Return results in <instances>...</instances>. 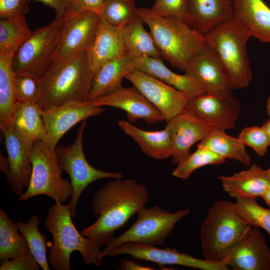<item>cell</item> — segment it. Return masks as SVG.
<instances>
[{
  "label": "cell",
  "mask_w": 270,
  "mask_h": 270,
  "mask_svg": "<svg viewBox=\"0 0 270 270\" xmlns=\"http://www.w3.org/2000/svg\"><path fill=\"white\" fill-rule=\"evenodd\" d=\"M148 200L147 188L136 180L112 178L94 194L92 210L98 219L80 232L95 240L100 247L106 246L114 238L116 230Z\"/></svg>",
  "instance_id": "obj_1"
},
{
  "label": "cell",
  "mask_w": 270,
  "mask_h": 270,
  "mask_svg": "<svg viewBox=\"0 0 270 270\" xmlns=\"http://www.w3.org/2000/svg\"><path fill=\"white\" fill-rule=\"evenodd\" d=\"M94 76L86 50L54 60L40 77L41 93L36 103L44 110L70 101L88 100Z\"/></svg>",
  "instance_id": "obj_2"
},
{
  "label": "cell",
  "mask_w": 270,
  "mask_h": 270,
  "mask_svg": "<svg viewBox=\"0 0 270 270\" xmlns=\"http://www.w3.org/2000/svg\"><path fill=\"white\" fill-rule=\"evenodd\" d=\"M72 218L68 204L55 202L48 208L44 226L54 242L48 253L49 264L55 270H70L71 254L78 251L86 264L100 266L103 259L100 247L77 230Z\"/></svg>",
  "instance_id": "obj_3"
},
{
  "label": "cell",
  "mask_w": 270,
  "mask_h": 270,
  "mask_svg": "<svg viewBox=\"0 0 270 270\" xmlns=\"http://www.w3.org/2000/svg\"><path fill=\"white\" fill-rule=\"evenodd\" d=\"M138 14L149 28L160 58L184 72L188 60L204 45V36L184 22L164 18L151 8H138Z\"/></svg>",
  "instance_id": "obj_4"
},
{
  "label": "cell",
  "mask_w": 270,
  "mask_h": 270,
  "mask_svg": "<svg viewBox=\"0 0 270 270\" xmlns=\"http://www.w3.org/2000/svg\"><path fill=\"white\" fill-rule=\"evenodd\" d=\"M204 36L222 64L232 90L247 87L252 78L246 47L251 36L248 30L233 17Z\"/></svg>",
  "instance_id": "obj_5"
},
{
  "label": "cell",
  "mask_w": 270,
  "mask_h": 270,
  "mask_svg": "<svg viewBox=\"0 0 270 270\" xmlns=\"http://www.w3.org/2000/svg\"><path fill=\"white\" fill-rule=\"evenodd\" d=\"M250 226L236 213L234 203L216 201L208 209L200 229L204 259L220 261L228 258Z\"/></svg>",
  "instance_id": "obj_6"
},
{
  "label": "cell",
  "mask_w": 270,
  "mask_h": 270,
  "mask_svg": "<svg viewBox=\"0 0 270 270\" xmlns=\"http://www.w3.org/2000/svg\"><path fill=\"white\" fill-rule=\"evenodd\" d=\"M55 148H50L42 140L34 142L30 182L26 191L18 196V200L24 202L36 196L44 195L55 202L64 204L71 198L72 186L70 182L62 177V170Z\"/></svg>",
  "instance_id": "obj_7"
},
{
  "label": "cell",
  "mask_w": 270,
  "mask_h": 270,
  "mask_svg": "<svg viewBox=\"0 0 270 270\" xmlns=\"http://www.w3.org/2000/svg\"><path fill=\"white\" fill-rule=\"evenodd\" d=\"M189 212L188 208L170 212L158 206H144L137 212V219L132 226L106 245L102 251V258L116 247L128 242L162 245L177 222Z\"/></svg>",
  "instance_id": "obj_8"
},
{
  "label": "cell",
  "mask_w": 270,
  "mask_h": 270,
  "mask_svg": "<svg viewBox=\"0 0 270 270\" xmlns=\"http://www.w3.org/2000/svg\"><path fill=\"white\" fill-rule=\"evenodd\" d=\"M86 119L76 132L74 141L70 146H60L56 148L58 160L62 171L70 178L73 189L72 194L68 204L72 217L76 214L80 197L84 189L92 182L106 178L120 179L124 177L120 172H105L94 168L88 162L83 148V134Z\"/></svg>",
  "instance_id": "obj_9"
},
{
  "label": "cell",
  "mask_w": 270,
  "mask_h": 270,
  "mask_svg": "<svg viewBox=\"0 0 270 270\" xmlns=\"http://www.w3.org/2000/svg\"><path fill=\"white\" fill-rule=\"evenodd\" d=\"M64 20L56 17L48 25L32 32L13 56L14 74L28 73L40 77L54 60Z\"/></svg>",
  "instance_id": "obj_10"
},
{
  "label": "cell",
  "mask_w": 270,
  "mask_h": 270,
  "mask_svg": "<svg viewBox=\"0 0 270 270\" xmlns=\"http://www.w3.org/2000/svg\"><path fill=\"white\" fill-rule=\"evenodd\" d=\"M130 255L135 258L156 263L160 266L180 265L202 270H229L228 258L220 261H210L194 258L188 254L166 247L159 248L155 246L135 242H128L110 250L107 256Z\"/></svg>",
  "instance_id": "obj_11"
},
{
  "label": "cell",
  "mask_w": 270,
  "mask_h": 270,
  "mask_svg": "<svg viewBox=\"0 0 270 270\" xmlns=\"http://www.w3.org/2000/svg\"><path fill=\"white\" fill-rule=\"evenodd\" d=\"M154 106L167 122L184 111L192 96L141 70L134 69L125 78Z\"/></svg>",
  "instance_id": "obj_12"
},
{
  "label": "cell",
  "mask_w": 270,
  "mask_h": 270,
  "mask_svg": "<svg viewBox=\"0 0 270 270\" xmlns=\"http://www.w3.org/2000/svg\"><path fill=\"white\" fill-rule=\"evenodd\" d=\"M184 110L213 128L226 131L234 127L240 115L241 103L232 92L222 95L204 94L192 96Z\"/></svg>",
  "instance_id": "obj_13"
},
{
  "label": "cell",
  "mask_w": 270,
  "mask_h": 270,
  "mask_svg": "<svg viewBox=\"0 0 270 270\" xmlns=\"http://www.w3.org/2000/svg\"><path fill=\"white\" fill-rule=\"evenodd\" d=\"M104 110L102 106L89 100L70 101L41 110L46 132L43 141L50 148H55L60 138L74 125Z\"/></svg>",
  "instance_id": "obj_14"
},
{
  "label": "cell",
  "mask_w": 270,
  "mask_h": 270,
  "mask_svg": "<svg viewBox=\"0 0 270 270\" xmlns=\"http://www.w3.org/2000/svg\"><path fill=\"white\" fill-rule=\"evenodd\" d=\"M184 72L206 94L222 95L232 92L222 64L206 42L188 60Z\"/></svg>",
  "instance_id": "obj_15"
},
{
  "label": "cell",
  "mask_w": 270,
  "mask_h": 270,
  "mask_svg": "<svg viewBox=\"0 0 270 270\" xmlns=\"http://www.w3.org/2000/svg\"><path fill=\"white\" fill-rule=\"evenodd\" d=\"M100 20L98 14L94 12L64 18L54 60L86 50L94 38Z\"/></svg>",
  "instance_id": "obj_16"
},
{
  "label": "cell",
  "mask_w": 270,
  "mask_h": 270,
  "mask_svg": "<svg viewBox=\"0 0 270 270\" xmlns=\"http://www.w3.org/2000/svg\"><path fill=\"white\" fill-rule=\"evenodd\" d=\"M90 101L96 106H110L123 110L131 122L143 120L152 124L165 120L161 113L134 86H122L111 94Z\"/></svg>",
  "instance_id": "obj_17"
},
{
  "label": "cell",
  "mask_w": 270,
  "mask_h": 270,
  "mask_svg": "<svg viewBox=\"0 0 270 270\" xmlns=\"http://www.w3.org/2000/svg\"><path fill=\"white\" fill-rule=\"evenodd\" d=\"M228 258L234 270H270V249L258 228L250 226Z\"/></svg>",
  "instance_id": "obj_18"
},
{
  "label": "cell",
  "mask_w": 270,
  "mask_h": 270,
  "mask_svg": "<svg viewBox=\"0 0 270 270\" xmlns=\"http://www.w3.org/2000/svg\"><path fill=\"white\" fill-rule=\"evenodd\" d=\"M9 168L5 174L14 194L19 196L28 186L32 172L31 152L33 143L20 140L10 128L3 132Z\"/></svg>",
  "instance_id": "obj_19"
},
{
  "label": "cell",
  "mask_w": 270,
  "mask_h": 270,
  "mask_svg": "<svg viewBox=\"0 0 270 270\" xmlns=\"http://www.w3.org/2000/svg\"><path fill=\"white\" fill-rule=\"evenodd\" d=\"M173 152L172 162L178 164L190 154L191 147L200 142L212 128L184 110L167 122Z\"/></svg>",
  "instance_id": "obj_20"
},
{
  "label": "cell",
  "mask_w": 270,
  "mask_h": 270,
  "mask_svg": "<svg viewBox=\"0 0 270 270\" xmlns=\"http://www.w3.org/2000/svg\"><path fill=\"white\" fill-rule=\"evenodd\" d=\"M184 22L204 35L216 26L234 17L232 0H185Z\"/></svg>",
  "instance_id": "obj_21"
},
{
  "label": "cell",
  "mask_w": 270,
  "mask_h": 270,
  "mask_svg": "<svg viewBox=\"0 0 270 270\" xmlns=\"http://www.w3.org/2000/svg\"><path fill=\"white\" fill-rule=\"evenodd\" d=\"M86 54L94 74L106 63L126 54L121 29L100 19L94 38Z\"/></svg>",
  "instance_id": "obj_22"
},
{
  "label": "cell",
  "mask_w": 270,
  "mask_h": 270,
  "mask_svg": "<svg viewBox=\"0 0 270 270\" xmlns=\"http://www.w3.org/2000/svg\"><path fill=\"white\" fill-rule=\"evenodd\" d=\"M218 179L224 191L230 197H262L270 187L264 170L256 164L230 176H220Z\"/></svg>",
  "instance_id": "obj_23"
},
{
  "label": "cell",
  "mask_w": 270,
  "mask_h": 270,
  "mask_svg": "<svg viewBox=\"0 0 270 270\" xmlns=\"http://www.w3.org/2000/svg\"><path fill=\"white\" fill-rule=\"evenodd\" d=\"M234 18L254 36L270 42V8L263 0H232Z\"/></svg>",
  "instance_id": "obj_24"
},
{
  "label": "cell",
  "mask_w": 270,
  "mask_h": 270,
  "mask_svg": "<svg viewBox=\"0 0 270 270\" xmlns=\"http://www.w3.org/2000/svg\"><path fill=\"white\" fill-rule=\"evenodd\" d=\"M118 124L121 130L135 141L142 151L156 160L172 157L173 146L168 128L160 130L148 131L138 128L131 122L120 120Z\"/></svg>",
  "instance_id": "obj_25"
},
{
  "label": "cell",
  "mask_w": 270,
  "mask_h": 270,
  "mask_svg": "<svg viewBox=\"0 0 270 270\" xmlns=\"http://www.w3.org/2000/svg\"><path fill=\"white\" fill-rule=\"evenodd\" d=\"M134 69V58L126 54L104 64L94 74L88 100L108 95L120 89L123 79Z\"/></svg>",
  "instance_id": "obj_26"
},
{
  "label": "cell",
  "mask_w": 270,
  "mask_h": 270,
  "mask_svg": "<svg viewBox=\"0 0 270 270\" xmlns=\"http://www.w3.org/2000/svg\"><path fill=\"white\" fill-rule=\"evenodd\" d=\"M134 69L144 72L192 96L206 94L194 80L185 74H180L169 69L161 58L141 56L134 59Z\"/></svg>",
  "instance_id": "obj_27"
},
{
  "label": "cell",
  "mask_w": 270,
  "mask_h": 270,
  "mask_svg": "<svg viewBox=\"0 0 270 270\" xmlns=\"http://www.w3.org/2000/svg\"><path fill=\"white\" fill-rule=\"evenodd\" d=\"M12 128L24 141L33 143L44 140V125L41 108L36 102L19 101L14 114Z\"/></svg>",
  "instance_id": "obj_28"
},
{
  "label": "cell",
  "mask_w": 270,
  "mask_h": 270,
  "mask_svg": "<svg viewBox=\"0 0 270 270\" xmlns=\"http://www.w3.org/2000/svg\"><path fill=\"white\" fill-rule=\"evenodd\" d=\"M196 146L208 148L226 160H234L248 166L252 164L245 145L238 138L229 136L225 130L212 128Z\"/></svg>",
  "instance_id": "obj_29"
},
{
  "label": "cell",
  "mask_w": 270,
  "mask_h": 270,
  "mask_svg": "<svg viewBox=\"0 0 270 270\" xmlns=\"http://www.w3.org/2000/svg\"><path fill=\"white\" fill-rule=\"evenodd\" d=\"M138 16L122 29L126 54L132 58L141 56L160 58L153 38Z\"/></svg>",
  "instance_id": "obj_30"
},
{
  "label": "cell",
  "mask_w": 270,
  "mask_h": 270,
  "mask_svg": "<svg viewBox=\"0 0 270 270\" xmlns=\"http://www.w3.org/2000/svg\"><path fill=\"white\" fill-rule=\"evenodd\" d=\"M12 59L0 56V128L3 133L12 128L16 105Z\"/></svg>",
  "instance_id": "obj_31"
},
{
  "label": "cell",
  "mask_w": 270,
  "mask_h": 270,
  "mask_svg": "<svg viewBox=\"0 0 270 270\" xmlns=\"http://www.w3.org/2000/svg\"><path fill=\"white\" fill-rule=\"evenodd\" d=\"M25 16L0 20V56L12 59L16 51L30 36Z\"/></svg>",
  "instance_id": "obj_32"
},
{
  "label": "cell",
  "mask_w": 270,
  "mask_h": 270,
  "mask_svg": "<svg viewBox=\"0 0 270 270\" xmlns=\"http://www.w3.org/2000/svg\"><path fill=\"white\" fill-rule=\"evenodd\" d=\"M18 231L16 224L10 218L4 210L0 208V264L30 252L26 238L22 234H20Z\"/></svg>",
  "instance_id": "obj_33"
},
{
  "label": "cell",
  "mask_w": 270,
  "mask_h": 270,
  "mask_svg": "<svg viewBox=\"0 0 270 270\" xmlns=\"http://www.w3.org/2000/svg\"><path fill=\"white\" fill-rule=\"evenodd\" d=\"M40 223L38 216H32L27 222H17L19 231L26 238L30 251L43 270H50L46 257V236L42 234L38 226Z\"/></svg>",
  "instance_id": "obj_34"
},
{
  "label": "cell",
  "mask_w": 270,
  "mask_h": 270,
  "mask_svg": "<svg viewBox=\"0 0 270 270\" xmlns=\"http://www.w3.org/2000/svg\"><path fill=\"white\" fill-rule=\"evenodd\" d=\"M135 0H105L98 12L100 20L122 29L138 16Z\"/></svg>",
  "instance_id": "obj_35"
},
{
  "label": "cell",
  "mask_w": 270,
  "mask_h": 270,
  "mask_svg": "<svg viewBox=\"0 0 270 270\" xmlns=\"http://www.w3.org/2000/svg\"><path fill=\"white\" fill-rule=\"evenodd\" d=\"M234 202L238 215L250 226L264 230L270 236V208L260 206L256 198H238Z\"/></svg>",
  "instance_id": "obj_36"
},
{
  "label": "cell",
  "mask_w": 270,
  "mask_h": 270,
  "mask_svg": "<svg viewBox=\"0 0 270 270\" xmlns=\"http://www.w3.org/2000/svg\"><path fill=\"white\" fill-rule=\"evenodd\" d=\"M226 160L210 150L197 146L196 150L182 162L177 164L172 175L178 178L187 180L196 170L209 164L220 165L226 162Z\"/></svg>",
  "instance_id": "obj_37"
},
{
  "label": "cell",
  "mask_w": 270,
  "mask_h": 270,
  "mask_svg": "<svg viewBox=\"0 0 270 270\" xmlns=\"http://www.w3.org/2000/svg\"><path fill=\"white\" fill-rule=\"evenodd\" d=\"M14 84L19 101L37 102L41 93L40 77L28 73L14 74Z\"/></svg>",
  "instance_id": "obj_38"
},
{
  "label": "cell",
  "mask_w": 270,
  "mask_h": 270,
  "mask_svg": "<svg viewBox=\"0 0 270 270\" xmlns=\"http://www.w3.org/2000/svg\"><path fill=\"white\" fill-rule=\"evenodd\" d=\"M238 138L246 146H248L260 156H263L270 146L268 135L262 126L246 127L240 133Z\"/></svg>",
  "instance_id": "obj_39"
},
{
  "label": "cell",
  "mask_w": 270,
  "mask_h": 270,
  "mask_svg": "<svg viewBox=\"0 0 270 270\" xmlns=\"http://www.w3.org/2000/svg\"><path fill=\"white\" fill-rule=\"evenodd\" d=\"M151 10L168 18L184 22L186 16L185 0H154Z\"/></svg>",
  "instance_id": "obj_40"
},
{
  "label": "cell",
  "mask_w": 270,
  "mask_h": 270,
  "mask_svg": "<svg viewBox=\"0 0 270 270\" xmlns=\"http://www.w3.org/2000/svg\"><path fill=\"white\" fill-rule=\"evenodd\" d=\"M32 0H0V19H10L25 16Z\"/></svg>",
  "instance_id": "obj_41"
},
{
  "label": "cell",
  "mask_w": 270,
  "mask_h": 270,
  "mask_svg": "<svg viewBox=\"0 0 270 270\" xmlns=\"http://www.w3.org/2000/svg\"><path fill=\"white\" fill-rule=\"evenodd\" d=\"M40 265L30 252H25L0 264V270H39Z\"/></svg>",
  "instance_id": "obj_42"
},
{
  "label": "cell",
  "mask_w": 270,
  "mask_h": 270,
  "mask_svg": "<svg viewBox=\"0 0 270 270\" xmlns=\"http://www.w3.org/2000/svg\"><path fill=\"white\" fill-rule=\"evenodd\" d=\"M104 1L105 0H70L64 18L88 12L98 14Z\"/></svg>",
  "instance_id": "obj_43"
},
{
  "label": "cell",
  "mask_w": 270,
  "mask_h": 270,
  "mask_svg": "<svg viewBox=\"0 0 270 270\" xmlns=\"http://www.w3.org/2000/svg\"><path fill=\"white\" fill-rule=\"evenodd\" d=\"M52 8L56 11V18H64L70 0H34Z\"/></svg>",
  "instance_id": "obj_44"
},
{
  "label": "cell",
  "mask_w": 270,
  "mask_h": 270,
  "mask_svg": "<svg viewBox=\"0 0 270 270\" xmlns=\"http://www.w3.org/2000/svg\"><path fill=\"white\" fill-rule=\"evenodd\" d=\"M120 266L124 270H154L153 267L142 265L138 262L126 259H122L120 261Z\"/></svg>",
  "instance_id": "obj_45"
},
{
  "label": "cell",
  "mask_w": 270,
  "mask_h": 270,
  "mask_svg": "<svg viewBox=\"0 0 270 270\" xmlns=\"http://www.w3.org/2000/svg\"><path fill=\"white\" fill-rule=\"evenodd\" d=\"M9 168V164L8 160L6 158L2 156H0V170L4 174H6Z\"/></svg>",
  "instance_id": "obj_46"
},
{
  "label": "cell",
  "mask_w": 270,
  "mask_h": 270,
  "mask_svg": "<svg viewBox=\"0 0 270 270\" xmlns=\"http://www.w3.org/2000/svg\"><path fill=\"white\" fill-rule=\"evenodd\" d=\"M270 208V187L261 197Z\"/></svg>",
  "instance_id": "obj_47"
},
{
  "label": "cell",
  "mask_w": 270,
  "mask_h": 270,
  "mask_svg": "<svg viewBox=\"0 0 270 270\" xmlns=\"http://www.w3.org/2000/svg\"><path fill=\"white\" fill-rule=\"evenodd\" d=\"M262 127L264 128L268 135L270 144V119L264 122L262 126Z\"/></svg>",
  "instance_id": "obj_48"
},
{
  "label": "cell",
  "mask_w": 270,
  "mask_h": 270,
  "mask_svg": "<svg viewBox=\"0 0 270 270\" xmlns=\"http://www.w3.org/2000/svg\"><path fill=\"white\" fill-rule=\"evenodd\" d=\"M266 110L268 116L270 117V96L268 98L266 103Z\"/></svg>",
  "instance_id": "obj_49"
},
{
  "label": "cell",
  "mask_w": 270,
  "mask_h": 270,
  "mask_svg": "<svg viewBox=\"0 0 270 270\" xmlns=\"http://www.w3.org/2000/svg\"><path fill=\"white\" fill-rule=\"evenodd\" d=\"M264 172L266 178L270 182V168L267 170H264Z\"/></svg>",
  "instance_id": "obj_50"
}]
</instances>
